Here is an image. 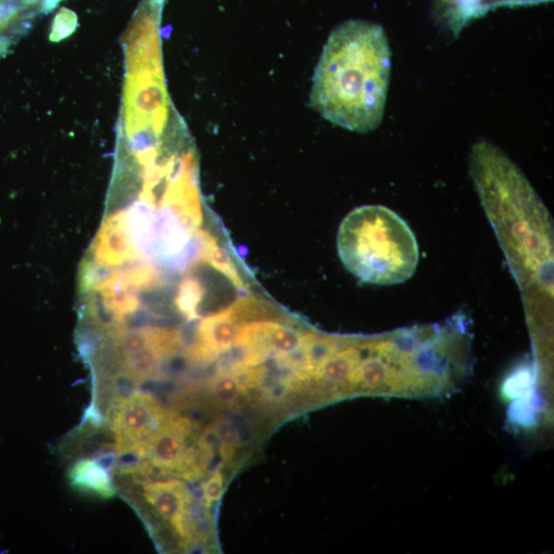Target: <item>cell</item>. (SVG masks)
I'll use <instances>...</instances> for the list:
<instances>
[{
	"instance_id": "6",
	"label": "cell",
	"mask_w": 554,
	"mask_h": 554,
	"mask_svg": "<svg viewBox=\"0 0 554 554\" xmlns=\"http://www.w3.org/2000/svg\"><path fill=\"white\" fill-rule=\"evenodd\" d=\"M71 489L78 493L109 500L116 496L111 472L102 461L83 458L74 462L67 474Z\"/></svg>"
},
{
	"instance_id": "13",
	"label": "cell",
	"mask_w": 554,
	"mask_h": 554,
	"mask_svg": "<svg viewBox=\"0 0 554 554\" xmlns=\"http://www.w3.org/2000/svg\"><path fill=\"white\" fill-rule=\"evenodd\" d=\"M223 493V478L220 472H216L214 476L206 483L204 487V498L207 502L217 501Z\"/></svg>"
},
{
	"instance_id": "8",
	"label": "cell",
	"mask_w": 554,
	"mask_h": 554,
	"mask_svg": "<svg viewBox=\"0 0 554 554\" xmlns=\"http://www.w3.org/2000/svg\"><path fill=\"white\" fill-rule=\"evenodd\" d=\"M549 0H440L445 22L457 34L472 19L497 7L534 5Z\"/></svg>"
},
{
	"instance_id": "12",
	"label": "cell",
	"mask_w": 554,
	"mask_h": 554,
	"mask_svg": "<svg viewBox=\"0 0 554 554\" xmlns=\"http://www.w3.org/2000/svg\"><path fill=\"white\" fill-rule=\"evenodd\" d=\"M73 16L74 15L66 9H64L63 12L61 11L57 16L52 34V39H54V41H59V39L64 38L65 35L70 34L74 30L75 26L71 24L76 23V17L71 19Z\"/></svg>"
},
{
	"instance_id": "4",
	"label": "cell",
	"mask_w": 554,
	"mask_h": 554,
	"mask_svg": "<svg viewBox=\"0 0 554 554\" xmlns=\"http://www.w3.org/2000/svg\"><path fill=\"white\" fill-rule=\"evenodd\" d=\"M163 414L151 395L135 391L113 407L111 432L116 457H144L160 428Z\"/></svg>"
},
{
	"instance_id": "3",
	"label": "cell",
	"mask_w": 554,
	"mask_h": 554,
	"mask_svg": "<svg viewBox=\"0 0 554 554\" xmlns=\"http://www.w3.org/2000/svg\"><path fill=\"white\" fill-rule=\"evenodd\" d=\"M337 249L344 267L370 285L403 284L419 264L413 230L383 206H363L350 212L339 227Z\"/></svg>"
},
{
	"instance_id": "2",
	"label": "cell",
	"mask_w": 554,
	"mask_h": 554,
	"mask_svg": "<svg viewBox=\"0 0 554 554\" xmlns=\"http://www.w3.org/2000/svg\"><path fill=\"white\" fill-rule=\"evenodd\" d=\"M470 174L523 293L552 296V226L535 190L509 158L488 141L472 147Z\"/></svg>"
},
{
	"instance_id": "9",
	"label": "cell",
	"mask_w": 554,
	"mask_h": 554,
	"mask_svg": "<svg viewBox=\"0 0 554 554\" xmlns=\"http://www.w3.org/2000/svg\"><path fill=\"white\" fill-rule=\"evenodd\" d=\"M204 341L215 349H227L236 338V326L226 316L206 321L202 328Z\"/></svg>"
},
{
	"instance_id": "5",
	"label": "cell",
	"mask_w": 554,
	"mask_h": 554,
	"mask_svg": "<svg viewBox=\"0 0 554 554\" xmlns=\"http://www.w3.org/2000/svg\"><path fill=\"white\" fill-rule=\"evenodd\" d=\"M143 494L158 516L170 523L181 536L186 535L188 496L182 484L175 481L144 484Z\"/></svg>"
},
{
	"instance_id": "1",
	"label": "cell",
	"mask_w": 554,
	"mask_h": 554,
	"mask_svg": "<svg viewBox=\"0 0 554 554\" xmlns=\"http://www.w3.org/2000/svg\"><path fill=\"white\" fill-rule=\"evenodd\" d=\"M390 69L382 26L347 21L332 31L315 67L310 106L335 126L370 133L383 120Z\"/></svg>"
},
{
	"instance_id": "11",
	"label": "cell",
	"mask_w": 554,
	"mask_h": 554,
	"mask_svg": "<svg viewBox=\"0 0 554 554\" xmlns=\"http://www.w3.org/2000/svg\"><path fill=\"white\" fill-rule=\"evenodd\" d=\"M215 391L220 401L230 403L236 399L237 394H239L240 387L235 379L227 376L221 378L217 382Z\"/></svg>"
},
{
	"instance_id": "10",
	"label": "cell",
	"mask_w": 554,
	"mask_h": 554,
	"mask_svg": "<svg viewBox=\"0 0 554 554\" xmlns=\"http://www.w3.org/2000/svg\"><path fill=\"white\" fill-rule=\"evenodd\" d=\"M269 343L273 349L281 352H293L301 344L298 332L286 327H277L269 335Z\"/></svg>"
},
{
	"instance_id": "7",
	"label": "cell",
	"mask_w": 554,
	"mask_h": 554,
	"mask_svg": "<svg viewBox=\"0 0 554 554\" xmlns=\"http://www.w3.org/2000/svg\"><path fill=\"white\" fill-rule=\"evenodd\" d=\"M190 426L185 420L170 422L154 439L149 454L158 468L175 469L185 466L186 440Z\"/></svg>"
}]
</instances>
